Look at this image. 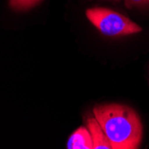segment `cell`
Here are the masks:
<instances>
[{
	"label": "cell",
	"instance_id": "7a4b0ae2",
	"mask_svg": "<svg viewBox=\"0 0 149 149\" xmlns=\"http://www.w3.org/2000/svg\"><path fill=\"white\" fill-rule=\"evenodd\" d=\"M89 22L104 35L109 37L126 36L140 32V26L128 17L107 8H90L86 12Z\"/></svg>",
	"mask_w": 149,
	"mask_h": 149
},
{
	"label": "cell",
	"instance_id": "277c9868",
	"mask_svg": "<svg viewBox=\"0 0 149 149\" xmlns=\"http://www.w3.org/2000/svg\"><path fill=\"white\" fill-rule=\"evenodd\" d=\"M69 149H93V142L88 127H80L69 138L67 143Z\"/></svg>",
	"mask_w": 149,
	"mask_h": 149
},
{
	"label": "cell",
	"instance_id": "3957f363",
	"mask_svg": "<svg viewBox=\"0 0 149 149\" xmlns=\"http://www.w3.org/2000/svg\"><path fill=\"white\" fill-rule=\"evenodd\" d=\"M87 127L90 132L93 149H112V146L108 140V138L102 129L97 120L94 117H89L87 120Z\"/></svg>",
	"mask_w": 149,
	"mask_h": 149
},
{
	"label": "cell",
	"instance_id": "6da1fadb",
	"mask_svg": "<svg viewBox=\"0 0 149 149\" xmlns=\"http://www.w3.org/2000/svg\"><path fill=\"white\" fill-rule=\"evenodd\" d=\"M93 114L97 120L113 149H136L142 140L140 118L132 108L119 104L95 106Z\"/></svg>",
	"mask_w": 149,
	"mask_h": 149
},
{
	"label": "cell",
	"instance_id": "52a82bcc",
	"mask_svg": "<svg viewBox=\"0 0 149 149\" xmlns=\"http://www.w3.org/2000/svg\"><path fill=\"white\" fill-rule=\"evenodd\" d=\"M117 1H118V0H117Z\"/></svg>",
	"mask_w": 149,
	"mask_h": 149
},
{
	"label": "cell",
	"instance_id": "8992f818",
	"mask_svg": "<svg viewBox=\"0 0 149 149\" xmlns=\"http://www.w3.org/2000/svg\"><path fill=\"white\" fill-rule=\"evenodd\" d=\"M124 1H125V6L128 8L149 6V0H124Z\"/></svg>",
	"mask_w": 149,
	"mask_h": 149
},
{
	"label": "cell",
	"instance_id": "5b68a950",
	"mask_svg": "<svg viewBox=\"0 0 149 149\" xmlns=\"http://www.w3.org/2000/svg\"><path fill=\"white\" fill-rule=\"evenodd\" d=\"M42 0H9V4L15 11H26L36 6Z\"/></svg>",
	"mask_w": 149,
	"mask_h": 149
}]
</instances>
